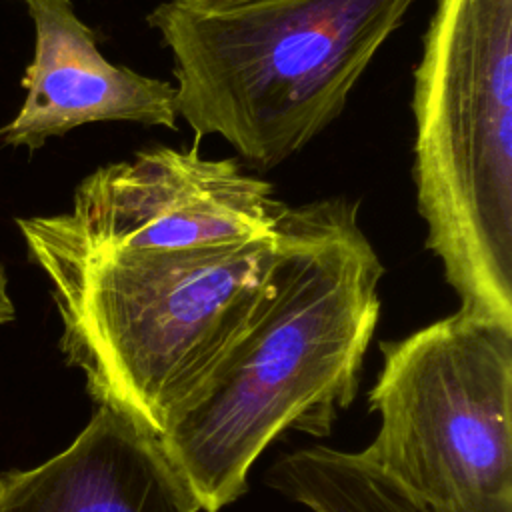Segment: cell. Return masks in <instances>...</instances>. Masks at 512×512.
Listing matches in <instances>:
<instances>
[{
    "label": "cell",
    "mask_w": 512,
    "mask_h": 512,
    "mask_svg": "<svg viewBox=\"0 0 512 512\" xmlns=\"http://www.w3.org/2000/svg\"><path fill=\"white\" fill-rule=\"evenodd\" d=\"M382 276L358 202L286 206L248 320L158 434L200 510L244 496L252 464L276 438L324 436L352 404Z\"/></svg>",
    "instance_id": "obj_1"
},
{
    "label": "cell",
    "mask_w": 512,
    "mask_h": 512,
    "mask_svg": "<svg viewBox=\"0 0 512 512\" xmlns=\"http://www.w3.org/2000/svg\"><path fill=\"white\" fill-rule=\"evenodd\" d=\"M50 282L66 362L98 404L156 436L248 320L274 260V232L180 250H88L16 220Z\"/></svg>",
    "instance_id": "obj_2"
},
{
    "label": "cell",
    "mask_w": 512,
    "mask_h": 512,
    "mask_svg": "<svg viewBox=\"0 0 512 512\" xmlns=\"http://www.w3.org/2000/svg\"><path fill=\"white\" fill-rule=\"evenodd\" d=\"M416 0H164L176 112L270 170L330 126Z\"/></svg>",
    "instance_id": "obj_3"
},
{
    "label": "cell",
    "mask_w": 512,
    "mask_h": 512,
    "mask_svg": "<svg viewBox=\"0 0 512 512\" xmlns=\"http://www.w3.org/2000/svg\"><path fill=\"white\" fill-rule=\"evenodd\" d=\"M412 112L426 248L458 310L512 324V0H436Z\"/></svg>",
    "instance_id": "obj_4"
},
{
    "label": "cell",
    "mask_w": 512,
    "mask_h": 512,
    "mask_svg": "<svg viewBox=\"0 0 512 512\" xmlns=\"http://www.w3.org/2000/svg\"><path fill=\"white\" fill-rule=\"evenodd\" d=\"M380 350L362 456L438 506L512 502V324L458 310Z\"/></svg>",
    "instance_id": "obj_5"
},
{
    "label": "cell",
    "mask_w": 512,
    "mask_h": 512,
    "mask_svg": "<svg viewBox=\"0 0 512 512\" xmlns=\"http://www.w3.org/2000/svg\"><path fill=\"white\" fill-rule=\"evenodd\" d=\"M286 204L236 158L158 146L96 168L72 210L32 216L46 234L88 250H180L274 232Z\"/></svg>",
    "instance_id": "obj_6"
},
{
    "label": "cell",
    "mask_w": 512,
    "mask_h": 512,
    "mask_svg": "<svg viewBox=\"0 0 512 512\" xmlns=\"http://www.w3.org/2000/svg\"><path fill=\"white\" fill-rule=\"evenodd\" d=\"M34 22V56L22 78V106L0 138L36 150L48 138L94 122L178 128L174 84L116 66L72 0H24Z\"/></svg>",
    "instance_id": "obj_7"
},
{
    "label": "cell",
    "mask_w": 512,
    "mask_h": 512,
    "mask_svg": "<svg viewBox=\"0 0 512 512\" xmlns=\"http://www.w3.org/2000/svg\"><path fill=\"white\" fill-rule=\"evenodd\" d=\"M158 436L98 404L78 436L34 468L0 472V512H198Z\"/></svg>",
    "instance_id": "obj_8"
},
{
    "label": "cell",
    "mask_w": 512,
    "mask_h": 512,
    "mask_svg": "<svg viewBox=\"0 0 512 512\" xmlns=\"http://www.w3.org/2000/svg\"><path fill=\"white\" fill-rule=\"evenodd\" d=\"M266 482L312 512H512V502L482 510L438 506L376 468L362 452L328 446L280 456Z\"/></svg>",
    "instance_id": "obj_9"
},
{
    "label": "cell",
    "mask_w": 512,
    "mask_h": 512,
    "mask_svg": "<svg viewBox=\"0 0 512 512\" xmlns=\"http://www.w3.org/2000/svg\"><path fill=\"white\" fill-rule=\"evenodd\" d=\"M16 316V308L10 296V288H8V274L4 270V266L0 264V326L12 322Z\"/></svg>",
    "instance_id": "obj_10"
}]
</instances>
